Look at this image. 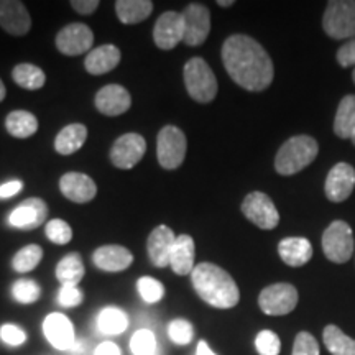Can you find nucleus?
<instances>
[{
    "label": "nucleus",
    "instance_id": "obj_22",
    "mask_svg": "<svg viewBox=\"0 0 355 355\" xmlns=\"http://www.w3.org/2000/svg\"><path fill=\"white\" fill-rule=\"evenodd\" d=\"M122 53L115 44H102L87 53L84 60V68L92 76L107 74L109 71L115 69L121 63Z\"/></svg>",
    "mask_w": 355,
    "mask_h": 355
},
{
    "label": "nucleus",
    "instance_id": "obj_43",
    "mask_svg": "<svg viewBox=\"0 0 355 355\" xmlns=\"http://www.w3.org/2000/svg\"><path fill=\"white\" fill-rule=\"evenodd\" d=\"M337 63L343 66V68L355 66V38L349 40L347 43L339 48V51H337Z\"/></svg>",
    "mask_w": 355,
    "mask_h": 355
},
{
    "label": "nucleus",
    "instance_id": "obj_37",
    "mask_svg": "<svg viewBox=\"0 0 355 355\" xmlns=\"http://www.w3.org/2000/svg\"><path fill=\"white\" fill-rule=\"evenodd\" d=\"M44 234L56 245H66L73 239V229L63 219H51L44 225Z\"/></svg>",
    "mask_w": 355,
    "mask_h": 355
},
{
    "label": "nucleus",
    "instance_id": "obj_30",
    "mask_svg": "<svg viewBox=\"0 0 355 355\" xmlns=\"http://www.w3.org/2000/svg\"><path fill=\"white\" fill-rule=\"evenodd\" d=\"M12 79L17 86L26 91H38L46 83V74L37 64L20 63L12 69Z\"/></svg>",
    "mask_w": 355,
    "mask_h": 355
},
{
    "label": "nucleus",
    "instance_id": "obj_51",
    "mask_svg": "<svg viewBox=\"0 0 355 355\" xmlns=\"http://www.w3.org/2000/svg\"><path fill=\"white\" fill-rule=\"evenodd\" d=\"M352 79H354V83H355V69H354V73H352Z\"/></svg>",
    "mask_w": 355,
    "mask_h": 355
},
{
    "label": "nucleus",
    "instance_id": "obj_11",
    "mask_svg": "<svg viewBox=\"0 0 355 355\" xmlns=\"http://www.w3.org/2000/svg\"><path fill=\"white\" fill-rule=\"evenodd\" d=\"M146 141L140 133H125L114 141L110 162L119 170H132L145 157Z\"/></svg>",
    "mask_w": 355,
    "mask_h": 355
},
{
    "label": "nucleus",
    "instance_id": "obj_31",
    "mask_svg": "<svg viewBox=\"0 0 355 355\" xmlns=\"http://www.w3.org/2000/svg\"><path fill=\"white\" fill-rule=\"evenodd\" d=\"M128 327V316L123 313L122 309L114 308V306H109V308L102 309L97 316V329H99L101 334L105 336H117L125 332Z\"/></svg>",
    "mask_w": 355,
    "mask_h": 355
},
{
    "label": "nucleus",
    "instance_id": "obj_16",
    "mask_svg": "<svg viewBox=\"0 0 355 355\" xmlns=\"http://www.w3.org/2000/svg\"><path fill=\"white\" fill-rule=\"evenodd\" d=\"M43 332L48 343L58 350H71L78 340L73 322L61 313H51L44 318Z\"/></svg>",
    "mask_w": 355,
    "mask_h": 355
},
{
    "label": "nucleus",
    "instance_id": "obj_53",
    "mask_svg": "<svg viewBox=\"0 0 355 355\" xmlns=\"http://www.w3.org/2000/svg\"><path fill=\"white\" fill-rule=\"evenodd\" d=\"M352 141H354V145H355V137H354V139H352Z\"/></svg>",
    "mask_w": 355,
    "mask_h": 355
},
{
    "label": "nucleus",
    "instance_id": "obj_1",
    "mask_svg": "<svg viewBox=\"0 0 355 355\" xmlns=\"http://www.w3.org/2000/svg\"><path fill=\"white\" fill-rule=\"evenodd\" d=\"M222 63L232 81L247 91H265L273 81L272 58L248 35H232L225 40L222 44Z\"/></svg>",
    "mask_w": 355,
    "mask_h": 355
},
{
    "label": "nucleus",
    "instance_id": "obj_41",
    "mask_svg": "<svg viewBox=\"0 0 355 355\" xmlns=\"http://www.w3.org/2000/svg\"><path fill=\"white\" fill-rule=\"evenodd\" d=\"M0 339H2V343L10 345V347H19V345L25 344L26 334L20 326L7 322L0 326Z\"/></svg>",
    "mask_w": 355,
    "mask_h": 355
},
{
    "label": "nucleus",
    "instance_id": "obj_35",
    "mask_svg": "<svg viewBox=\"0 0 355 355\" xmlns=\"http://www.w3.org/2000/svg\"><path fill=\"white\" fill-rule=\"evenodd\" d=\"M130 350L133 355H157L159 350L157 337L148 329L137 331L130 339Z\"/></svg>",
    "mask_w": 355,
    "mask_h": 355
},
{
    "label": "nucleus",
    "instance_id": "obj_38",
    "mask_svg": "<svg viewBox=\"0 0 355 355\" xmlns=\"http://www.w3.org/2000/svg\"><path fill=\"white\" fill-rule=\"evenodd\" d=\"M168 336L178 345H188L194 337V327L186 319H175L168 326Z\"/></svg>",
    "mask_w": 355,
    "mask_h": 355
},
{
    "label": "nucleus",
    "instance_id": "obj_39",
    "mask_svg": "<svg viewBox=\"0 0 355 355\" xmlns=\"http://www.w3.org/2000/svg\"><path fill=\"white\" fill-rule=\"evenodd\" d=\"M255 347L260 355H279L282 343L273 331H261L255 337Z\"/></svg>",
    "mask_w": 355,
    "mask_h": 355
},
{
    "label": "nucleus",
    "instance_id": "obj_44",
    "mask_svg": "<svg viewBox=\"0 0 355 355\" xmlns=\"http://www.w3.org/2000/svg\"><path fill=\"white\" fill-rule=\"evenodd\" d=\"M69 3L74 8V12H78L79 15H91L99 7V0H73Z\"/></svg>",
    "mask_w": 355,
    "mask_h": 355
},
{
    "label": "nucleus",
    "instance_id": "obj_6",
    "mask_svg": "<svg viewBox=\"0 0 355 355\" xmlns=\"http://www.w3.org/2000/svg\"><path fill=\"white\" fill-rule=\"evenodd\" d=\"M324 32L334 40L355 38V2L332 0L322 17Z\"/></svg>",
    "mask_w": 355,
    "mask_h": 355
},
{
    "label": "nucleus",
    "instance_id": "obj_18",
    "mask_svg": "<svg viewBox=\"0 0 355 355\" xmlns=\"http://www.w3.org/2000/svg\"><path fill=\"white\" fill-rule=\"evenodd\" d=\"M355 186V170L347 163H337L326 178L324 193L332 202H343L352 194Z\"/></svg>",
    "mask_w": 355,
    "mask_h": 355
},
{
    "label": "nucleus",
    "instance_id": "obj_46",
    "mask_svg": "<svg viewBox=\"0 0 355 355\" xmlns=\"http://www.w3.org/2000/svg\"><path fill=\"white\" fill-rule=\"evenodd\" d=\"M94 355H121V349L117 344L114 343H102L97 345Z\"/></svg>",
    "mask_w": 355,
    "mask_h": 355
},
{
    "label": "nucleus",
    "instance_id": "obj_12",
    "mask_svg": "<svg viewBox=\"0 0 355 355\" xmlns=\"http://www.w3.org/2000/svg\"><path fill=\"white\" fill-rule=\"evenodd\" d=\"M94 33L86 24H69L56 35L58 51L66 56H79L91 50Z\"/></svg>",
    "mask_w": 355,
    "mask_h": 355
},
{
    "label": "nucleus",
    "instance_id": "obj_13",
    "mask_svg": "<svg viewBox=\"0 0 355 355\" xmlns=\"http://www.w3.org/2000/svg\"><path fill=\"white\" fill-rule=\"evenodd\" d=\"M0 28L12 37H25L32 28V15L24 2L0 0Z\"/></svg>",
    "mask_w": 355,
    "mask_h": 355
},
{
    "label": "nucleus",
    "instance_id": "obj_7",
    "mask_svg": "<svg viewBox=\"0 0 355 355\" xmlns=\"http://www.w3.org/2000/svg\"><path fill=\"white\" fill-rule=\"evenodd\" d=\"M354 235L347 222L334 220L324 230L322 250L327 260L334 263H345L354 255Z\"/></svg>",
    "mask_w": 355,
    "mask_h": 355
},
{
    "label": "nucleus",
    "instance_id": "obj_52",
    "mask_svg": "<svg viewBox=\"0 0 355 355\" xmlns=\"http://www.w3.org/2000/svg\"><path fill=\"white\" fill-rule=\"evenodd\" d=\"M157 355H163V354H162V350H158V354H157Z\"/></svg>",
    "mask_w": 355,
    "mask_h": 355
},
{
    "label": "nucleus",
    "instance_id": "obj_20",
    "mask_svg": "<svg viewBox=\"0 0 355 355\" xmlns=\"http://www.w3.org/2000/svg\"><path fill=\"white\" fill-rule=\"evenodd\" d=\"M175 242L176 235L168 225L155 227L146 239V252H148L150 261L158 268L170 266V255Z\"/></svg>",
    "mask_w": 355,
    "mask_h": 355
},
{
    "label": "nucleus",
    "instance_id": "obj_34",
    "mask_svg": "<svg viewBox=\"0 0 355 355\" xmlns=\"http://www.w3.org/2000/svg\"><path fill=\"white\" fill-rule=\"evenodd\" d=\"M12 296L20 304H33L42 296V288L33 279H17L12 285Z\"/></svg>",
    "mask_w": 355,
    "mask_h": 355
},
{
    "label": "nucleus",
    "instance_id": "obj_33",
    "mask_svg": "<svg viewBox=\"0 0 355 355\" xmlns=\"http://www.w3.org/2000/svg\"><path fill=\"white\" fill-rule=\"evenodd\" d=\"M43 259V248L37 243H30L20 248L12 259V268L19 273H28L38 266Z\"/></svg>",
    "mask_w": 355,
    "mask_h": 355
},
{
    "label": "nucleus",
    "instance_id": "obj_40",
    "mask_svg": "<svg viewBox=\"0 0 355 355\" xmlns=\"http://www.w3.org/2000/svg\"><path fill=\"white\" fill-rule=\"evenodd\" d=\"M291 355H319L318 340L314 339V336L309 334V332H300V334L295 337Z\"/></svg>",
    "mask_w": 355,
    "mask_h": 355
},
{
    "label": "nucleus",
    "instance_id": "obj_49",
    "mask_svg": "<svg viewBox=\"0 0 355 355\" xmlns=\"http://www.w3.org/2000/svg\"><path fill=\"white\" fill-rule=\"evenodd\" d=\"M6 97H7V87H6V84H3L2 79H0V102H3Z\"/></svg>",
    "mask_w": 355,
    "mask_h": 355
},
{
    "label": "nucleus",
    "instance_id": "obj_2",
    "mask_svg": "<svg viewBox=\"0 0 355 355\" xmlns=\"http://www.w3.org/2000/svg\"><path fill=\"white\" fill-rule=\"evenodd\" d=\"M191 283L199 298L216 309H230L241 301L237 283L219 265L209 261L196 265L191 273Z\"/></svg>",
    "mask_w": 355,
    "mask_h": 355
},
{
    "label": "nucleus",
    "instance_id": "obj_42",
    "mask_svg": "<svg viewBox=\"0 0 355 355\" xmlns=\"http://www.w3.org/2000/svg\"><path fill=\"white\" fill-rule=\"evenodd\" d=\"M84 301L83 291L79 290L78 286L64 285L61 286L60 293H58V303H60L63 308H76Z\"/></svg>",
    "mask_w": 355,
    "mask_h": 355
},
{
    "label": "nucleus",
    "instance_id": "obj_17",
    "mask_svg": "<svg viewBox=\"0 0 355 355\" xmlns=\"http://www.w3.org/2000/svg\"><path fill=\"white\" fill-rule=\"evenodd\" d=\"M96 109L107 117L125 114L132 105V96L121 84H107L96 94Z\"/></svg>",
    "mask_w": 355,
    "mask_h": 355
},
{
    "label": "nucleus",
    "instance_id": "obj_28",
    "mask_svg": "<svg viewBox=\"0 0 355 355\" xmlns=\"http://www.w3.org/2000/svg\"><path fill=\"white\" fill-rule=\"evenodd\" d=\"M334 132L339 139L355 137V96H345L337 107L334 119Z\"/></svg>",
    "mask_w": 355,
    "mask_h": 355
},
{
    "label": "nucleus",
    "instance_id": "obj_23",
    "mask_svg": "<svg viewBox=\"0 0 355 355\" xmlns=\"http://www.w3.org/2000/svg\"><path fill=\"white\" fill-rule=\"evenodd\" d=\"M194 255H196V247L191 235L181 234L176 237L175 245H173L170 255V266L171 270L180 277L191 275L194 270Z\"/></svg>",
    "mask_w": 355,
    "mask_h": 355
},
{
    "label": "nucleus",
    "instance_id": "obj_45",
    "mask_svg": "<svg viewBox=\"0 0 355 355\" xmlns=\"http://www.w3.org/2000/svg\"><path fill=\"white\" fill-rule=\"evenodd\" d=\"M21 189H24V181L20 180L7 181V183L0 184V199H8V198L17 196Z\"/></svg>",
    "mask_w": 355,
    "mask_h": 355
},
{
    "label": "nucleus",
    "instance_id": "obj_25",
    "mask_svg": "<svg viewBox=\"0 0 355 355\" xmlns=\"http://www.w3.org/2000/svg\"><path fill=\"white\" fill-rule=\"evenodd\" d=\"M87 140V127L84 123H69L56 135L55 150L56 153L68 155L76 153Z\"/></svg>",
    "mask_w": 355,
    "mask_h": 355
},
{
    "label": "nucleus",
    "instance_id": "obj_4",
    "mask_svg": "<svg viewBox=\"0 0 355 355\" xmlns=\"http://www.w3.org/2000/svg\"><path fill=\"white\" fill-rule=\"evenodd\" d=\"M183 79L186 91L193 101L209 104L217 96V79L211 66L202 58H191L184 64Z\"/></svg>",
    "mask_w": 355,
    "mask_h": 355
},
{
    "label": "nucleus",
    "instance_id": "obj_32",
    "mask_svg": "<svg viewBox=\"0 0 355 355\" xmlns=\"http://www.w3.org/2000/svg\"><path fill=\"white\" fill-rule=\"evenodd\" d=\"M322 339L332 355H355V339L345 336L334 324L324 327Z\"/></svg>",
    "mask_w": 355,
    "mask_h": 355
},
{
    "label": "nucleus",
    "instance_id": "obj_29",
    "mask_svg": "<svg viewBox=\"0 0 355 355\" xmlns=\"http://www.w3.org/2000/svg\"><path fill=\"white\" fill-rule=\"evenodd\" d=\"M84 272L86 270H84L83 259L78 252L63 257L56 265V278L63 286H78V283L84 278Z\"/></svg>",
    "mask_w": 355,
    "mask_h": 355
},
{
    "label": "nucleus",
    "instance_id": "obj_14",
    "mask_svg": "<svg viewBox=\"0 0 355 355\" xmlns=\"http://www.w3.org/2000/svg\"><path fill=\"white\" fill-rule=\"evenodd\" d=\"M48 219V206L43 199L28 198L8 214V224L15 229L33 230Z\"/></svg>",
    "mask_w": 355,
    "mask_h": 355
},
{
    "label": "nucleus",
    "instance_id": "obj_36",
    "mask_svg": "<svg viewBox=\"0 0 355 355\" xmlns=\"http://www.w3.org/2000/svg\"><path fill=\"white\" fill-rule=\"evenodd\" d=\"M137 288H139L141 300L148 304L158 303V301H162L163 296H165V286H163V283L158 282L157 278L141 277L139 282H137Z\"/></svg>",
    "mask_w": 355,
    "mask_h": 355
},
{
    "label": "nucleus",
    "instance_id": "obj_5",
    "mask_svg": "<svg viewBox=\"0 0 355 355\" xmlns=\"http://www.w3.org/2000/svg\"><path fill=\"white\" fill-rule=\"evenodd\" d=\"M188 150L184 132L176 125H165L157 137V157L159 166L165 170H176L183 165Z\"/></svg>",
    "mask_w": 355,
    "mask_h": 355
},
{
    "label": "nucleus",
    "instance_id": "obj_27",
    "mask_svg": "<svg viewBox=\"0 0 355 355\" xmlns=\"http://www.w3.org/2000/svg\"><path fill=\"white\" fill-rule=\"evenodd\" d=\"M6 128L13 139H28L38 132V119L28 110H12L6 119Z\"/></svg>",
    "mask_w": 355,
    "mask_h": 355
},
{
    "label": "nucleus",
    "instance_id": "obj_48",
    "mask_svg": "<svg viewBox=\"0 0 355 355\" xmlns=\"http://www.w3.org/2000/svg\"><path fill=\"white\" fill-rule=\"evenodd\" d=\"M69 352H76V354H81V352H84V343L83 340H76V343H74V345L73 347H71V350Z\"/></svg>",
    "mask_w": 355,
    "mask_h": 355
},
{
    "label": "nucleus",
    "instance_id": "obj_10",
    "mask_svg": "<svg viewBox=\"0 0 355 355\" xmlns=\"http://www.w3.org/2000/svg\"><path fill=\"white\" fill-rule=\"evenodd\" d=\"M242 212L252 224L263 230H272L279 224V214L275 202L261 191L247 194L242 202Z\"/></svg>",
    "mask_w": 355,
    "mask_h": 355
},
{
    "label": "nucleus",
    "instance_id": "obj_47",
    "mask_svg": "<svg viewBox=\"0 0 355 355\" xmlns=\"http://www.w3.org/2000/svg\"><path fill=\"white\" fill-rule=\"evenodd\" d=\"M196 355H216L212 352V349L209 347V344L206 340H199L198 347H196Z\"/></svg>",
    "mask_w": 355,
    "mask_h": 355
},
{
    "label": "nucleus",
    "instance_id": "obj_19",
    "mask_svg": "<svg viewBox=\"0 0 355 355\" xmlns=\"http://www.w3.org/2000/svg\"><path fill=\"white\" fill-rule=\"evenodd\" d=\"M60 191L63 196L76 204L91 202L97 194V184L84 173L71 171L60 178Z\"/></svg>",
    "mask_w": 355,
    "mask_h": 355
},
{
    "label": "nucleus",
    "instance_id": "obj_50",
    "mask_svg": "<svg viewBox=\"0 0 355 355\" xmlns=\"http://www.w3.org/2000/svg\"><path fill=\"white\" fill-rule=\"evenodd\" d=\"M217 6H220V7H224V8L232 7L234 6V0H227V2H222V0H219V2H217Z\"/></svg>",
    "mask_w": 355,
    "mask_h": 355
},
{
    "label": "nucleus",
    "instance_id": "obj_3",
    "mask_svg": "<svg viewBox=\"0 0 355 355\" xmlns=\"http://www.w3.org/2000/svg\"><path fill=\"white\" fill-rule=\"evenodd\" d=\"M319 145L309 135H296L288 139L275 158V170L283 176H291L309 166L318 157Z\"/></svg>",
    "mask_w": 355,
    "mask_h": 355
},
{
    "label": "nucleus",
    "instance_id": "obj_21",
    "mask_svg": "<svg viewBox=\"0 0 355 355\" xmlns=\"http://www.w3.org/2000/svg\"><path fill=\"white\" fill-rule=\"evenodd\" d=\"M92 261L102 272L119 273L127 270L133 261V254L122 245H102L92 255Z\"/></svg>",
    "mask_w": 355,
    "mask_h": 355
},
{
    "label": "nucleus",
    "instance_id": "obj_9",
    "mask_svg": "<svg viewBox=\"0 0 355 355\" xmlns=\"http://www.w3.org/2000/svg\"><path fill=\"white\" fill-rule=\"evenodd\" d=\"M183 43L188 46H201L211 32V12L202 3L193 2L183 13Z\"/></svg>",
    "mask_w": 355,
    "mask_h": 355
},
{
    "label": "nucleus",
    "instance_id": "obj_8",
    "mask_svg": "<svg viewBox=\"0 0 355 355\" xmlns=\"http://www.w3.org/2000/svg\"><path fill=\"white\" fill-rule=\"evenodd\" d=\"M298 304V290L290 283H275L261 290L259 306L268 316H285Z\"/></svg>",
    "mask_w": 355,
    "mask_h": 355
},
{
    "label": "nucleus",
    "instance_id": "obj_24",
    "mask_svg": "<svg viewBox=\"0 0 355 355\" xmlns=\"http://www.w3.org/2000/svg\"><path fill=\"white\" fill-rule=\"evenodd\" d=\"M279 259L288 266L298 268L308 263L313 257V247L304 237H288L278 243Z\"/></svg>",
    "mask_w": 355,
    "mask_h": 355
},
{
    "label": "nucleus",
    "instance_id": "obj_26",
    "mask_svg": "<svg viewBox=\"0 0 355 355\" xmlns=\"http://www.w3.org/2000/svg\"><path fill=\"white\" fill-rule=\"evenodd\" d=\"M153 2L150 0H117L115 13L123 25H137L152 15Z\"/></svg>",
    "mask_w": 355,
    "mask_h": 355
},
{
    "label": "nucleus",
    "instance_id": "obj_15",
    "mask_svg": "<svg viewBox=\"0 0 355 355\" xmlns=\"http://www.w3.org/2000/svg\"><path fill=\"white\" fill-rule=\"evenodd\" d=\"M153 42L159 50H173L183 42V17L178 12H165L153 26Z\"/></svg>",
    "mask_w": 355,
    "mask_h": 355
}]
</instances>
